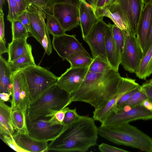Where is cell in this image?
<instances>
[{"mask_svg":"<svg viewBox=\"0 0 152 152\" xmlns=\"http://www.w3.org/2000/svg\"><path fill=\"white\" fill-rule=\"evenodd\" d=\"M108 26L103 18H100L83 39L89 45L93 58L99 56L108 62L105 46V36Z\"/></svg>","mask_w":152,"mask_h":152,"instance_id":"cell-9","label":"cell"},{"mask_svg":"<svg viewBox=\"0 0 152 152\" xmlns=\"http://www.w3.org/2000/svg\"><path fill=\"white\" fill-rule=\"evenodd\" d=\"M52 45L58 55L66 60L72 53L86 51L77 39L75 35H69L65 34L59 36H54Z\"/></svg>","mask_w":152,"mask_h":152,"instance_id":"cell-16","label":"cell"},{"mask_svg":"<svg viewBox=\"0 0 152 152\" xmlns=\"http://www.w3.org/2000/svg\"><path fill=\"white\" fill-rule=\"evenodd\" d=\"M140 86L136 82L135 79L124 77L117 93L104 105L99 109H95L93 111V118L94 120L102 123L107 116L115 110L118 100L125 93Z\"/></svg>","mask_w":152,"mask_h":152,"instance_id":"cell-12","label":"cell"},{"mask_svg":"<svg viewBox=\"0 0 152 152\" xmlns=\"http://www.w3.org/2000/svg\"><path fill=\"white\" fill-rule=\"evenodd\" d=\"M148 98L142 89L141 86L138 90L129 98L120 109L126 105L132 107L140 104Z\"/></svg>","mask_w":152,"mask_h":152,"instance_id":"cell-32","label":"cell"},{"mask_svg":"<svg viewBox=\"0 0 152 152\" xmlns=\"http://www.w3.org/2000/svg\"><path fill=\"white\" fill-rule=\"evenodd\" d=\"M141 88L148 97L152 102V79L146 80Z\"/></svg>","mask_w":152,"mask_h":152,"instance_id":"cell-40","label":"cell"},{"mask_svg":"<svg viewBox=\"0 0 152 152\" xmlns=\"http://www.w3.org/2000/svg\"><path fill=\"white\" fill-rule=\"evenodd\" d=\"M10 96L9 94L7 93H0V100L4 102L8 101L10 100Z\"/></svg>","mask_w":152,"mask_h":152,"instance_id":"cell-48","label":"cell"},{"mask_svg":"<svg viewBox=\"0 0 152 152\" xmlns=\"http://www.w3.org/2000/svg\"><path fill=\"white\" fill-rule=\"evenodd\" d=\"M72 102L71 94L56 83L30 103L27 110V119L32 121L47 118L46 117L49 111L61 110Z\"/></svg>","mask_w":152,"mask_h":152,"instance_id":"cell-4","label":"cell"},{"mask_svg":"<svg viewBox=\"0 0 152 152\" xmlns=\"http://www.w3.org/2000/svg\"><path fill=\"white\" fill-rule=\"evenodd\" d=\"M47 118H40L32 121L27 119L28 134L36 139L47 142L56 139L67 126L63 124H56L50 118L48 119Z\"/></svg>","mask_w":152,"mask_h":152,"instance_id":"cell-6","label":"cell"},{"mask_svg":"<svg viewBox=\"0 0 152 152\" xmlns=\"http://www.w3.org/2000/svg\"><path fill=\"white\" fill-rule=\"evenodd\" d=\"M152 44V20L146 45L143 52L142 56L146 53Z\"/></svg>","mask_w":152,"mask_h":152,"instance_id":"cell-43","label":"cell"},{"mask_svg":"<svg viewBox=\"0 0 152 152\" xmlns=\"http://www.w3.org/2000/svg\"><path fill=\"white\" fill-rule=\"evenodd\" d=\"M12 108L0 100V134L13 136L15 132L11 118Z\"/></svg>","mask_w":152,"mask_h":152,"instance_id":"cell-24","label":"cell"},{"mask_svg":"<svg viewBox=\"0 0 152 152\" xmlns=\"http://www.w3.org/2000/svg\"><path fill=\"white\" fill-rule=\"evenodd\" d=\"M124 78L112 68L102 73L88 71L80 86L71 94L72 101L84 102L99 109L117 93Z\"/></svg>","mask_w":152,"mask_h":152,"instance_id":"cell-1","label":"cell"},{"mask_svg":"<svg viewBox=\"0 0 152 152\" xmlns=\"http://www.w3.org/2000/svg\"><path fill=\"white\" fill-rule=\"evenodd\" d=\"M88 69V67H70L58 77L57 83L61 88L71 94L80 86Z\"/></svg>","mask_w":152,"mask_h":152,"instance_id":"cell-15","label":"cell"},{"mask_svg":"<svg viewBox=\"0 0 152 152\" xmlns=\"http://www.w3.org/2000/svg\"><path fill=\"white\" fill-rule=\"evenodd\" d=\"M13 137L18 145L28 152L48 151V142L36 139L27 134H20L17 132Z\"/></svg>","mask_w":152,"mask_h":152,"instance_id":"cell-20","label":"cell"},{"mask_svg":"<svg viewBox=\"0 0 152 152\" xmlns=\"http://www.w3.org/2000/svg\"><path fill=\"white\" fill-rule=\"evenodd\" d=\"M0 138L5 143L14 150L18 152H28L18 145L13 136L0 135Z\"/></svg>","mask_w":152,"mask_h":152,"instance_id":"cell-36","label":"cell"},{"mask_svg":"<svg viewBox=\"0 0 152 152\" xmlns=\"http://www.w3.org/2000/svg\"><path fill=\"white\" fill-rule=\"evenodd\" d=\"M6 43L0 42V56L8 52V49L6 46Z\"/></svg>","mask_w":152,"mask_h":152,"instance_id":"cell-49","label":"cell"},{"mask_svg":"<svg viewBox=\"0 0 152 152\" xmlns=\"http://www.w3.org/2000/svg\"><path fill=\"white\" fill-rule=\"evenodd\" d=\"M11 115L15 130L20 134H28L26 112L20 109H12Z\"/></svg>","mask_w":152,"mask_h":152,"instance_id":"cell-26","label":"cell"},{"mask_svg":"<svg viewBox=\"0 0 152 152\" xmlns=\"http://www.w3.org/2000/svg\"><path fill=\"white\" fill-rule=\"evenodd\" d=\"M20 21L29 31L30 27V20L27 11L24 12L20 15L15 19Z\"/></svg>","mask_w":152,"mask_h":152,"instance_id":"cell-41","label":"cell"},{"mask_svg":"<svg viewBox=\"0 0 152 152\" xmlns=\"http://www.w3.org/2000/svg\"><path fill=\"white\" fill-rule=\"evenodd\" d=\"M112 68L109 63L98 56L93 58L88 67V71L95 73H102Z\"/></svg>","mask_w":152,"mask_h":152,"instance_id":"cell-30","label":"cell"},{"mask_svg":"<svg viewBox=\"0 0 152 152\" xmlns=\"http://www.w3.org/2000/svg\"><path fill=\"white\" fill-rule=\"evenodd\" d=\"M9 11L7 16V20L11 23L21 13L18 3L15 0H7Z\"/></svg>","mask_w":152,"mask_h":152,"instance_id":"cell-35","label":"cell"},{"mask_svg":"<svg viewBox=\"0 0 152 152\" xmlns=\"http://www.w3.org/2000/svg\"><path fill=\"white\" fill-rule=\"evenodd\" d=\"M152 20V4H145L136 37L143 52Z\"/></svg>","mask_w":152,"mask_h":152,"instance_id":"cell-21","label":"cell"},{"mask_svg":"<svg viewBox=\"0 0 152 152\" xmlns=\"http://www.w3.org/2000/svg\"><path fill=\"white\" fill-rule=\"evenodd\" d=\"M152 120V112L147 110L141 104L131 107L127 111L122 109L113 111L107 117L101 126L114 125L138 120Z\"/></svg>","mask_w":152,"mask_h":152,"instance_id":"cell-8","label":"cell"},{"mask_svg":"<svg viewBox=\"0 0 152 152\" xmlns=\"http://www.w3.org/2000/svg\"><path fill=\"white\" fill-rule=\"evenodd\" d=\"M79 115L76 111V108H69L66 113L63 124L67 126L70 125L77 119Z\"/></svg>","mask_w":152,"mask_h":152,"instance_id":"cell-37","label":"cell"},{"mask_svg":"<svg viewBox=\"0 0 152 152\" xmlns=\"http://www.w3.org/2000/svg\"><path fill=\"white\" fill-rule=\"evenodd\" d=\"M145 4H152V0H143Z\"/></svg>","mask_w":152,"mask_h":152,"instance_id":"cell-52","label":"cell"},{"mask_svg":"<svg viewBox=\"0 0 152 152\" xmlns=\"http://www.w3.org/2000/svg\"><path fill=\"white\" fill-rule=\"evenodd\" d=\"M93 118L79 115L56 139L48 144V151L84 152L97 145L98 127Z\"/></svg>","mask_w":152,"mask_h":152,"instance_id":"cell-2","label":"cell"},{"mask_svg":"<svg viewBox=\"0 0 152 152\" xmlns=\"http://www.w3.org/2000/svg\"><path fill=\"white\" fill-rule=\"evenodd\" d=\"M112 29L114 39L121 54L124 43L123 31L115 24L112 25Z\"/></svg>","mask_w":152,"mask_h":152,"instance_id":"cell-33","label":"cell"},{"mask_svg":"<svg viewBox=\"0 0 152 152\" xmlns=\"http://www.w3.org/2000/svg\"><path fill=\"white\" fill-rule=\"evenodd\" d=\"M27 39H12L8 44V63L12 62L29 52H32L31 45L27 41Z\"/></svg>","mask_w":152,"mask_h":152,"instance_id":"cell-23","label":"cell"},{"mask_svg":"<svg viewBox=\"0 0 152 152\" xmlns=\"http://www.w3.org/2000/svg\"><path fill=\"white\" fill-rule=\"evenodd\" d=\"M135 73L137 77L144 80L152 74V44L142 56Z\"/></svg>","mask_w":152,"mask_h":152,"instance_id":"cell-25","label":"cell"},{"mask_svg":"<svg viewBox=\"0 0 152 152\" xmlns=\"http://www.w3.org/2000/svg\"><path fill=\"white\" fill-rule=\"evenodd\" d=\"M99 150L102 152H128V151L110 145L102 143L98 146Z\"/></svg>","mask_w":152,"mask_h":152,"instance_id":"cell-39","label":"cell"},{"mask_svg":"<svg viewBox=\"0 0 152 152\" xmlns=\"http://www.w3.org/2000/svg\"><path fill=\"white\" fill-rule=\"evenodd\" d=\"M122 12L129 24L130 31L136 36L145 6L143 0H112Z\"/></svg>","mask_w":152,"mask_h":152,"instance_id":"cell-10","label":"cell"},{"mask_svg":"<svg viewBox=\"0 0 152 152\" xmlns=\"http://www.w3.org/2000/svg\"><path fill=\"white\" fill-rule=\"evenodd\" d=\"M13 72L7 61L0 56V93L5 92L11 96L13 87Z\"/></svg>","mask_w":152,"mask_h":152,"instance_id":"cell-22","label":"cell"},{"mask_svg":"<svg viewBox=\"0 0 152 152\" xmlns=\"http://www.w3.org/2000/svg\"><path fill=\"white\" fill-rule=\"evenodd\" d=\"M21 70L26 83L30 103L57 83L58 80V77L48 69L37 65Z\"/></svg>","mask_w":152,"mask_h":152,"instance_id":"cell-5","label":"cell"},{"mask_svg":"<svg viewBox=\"0 0 152 152\" xmlns=\"http://www.w3.org/2000/svg\"><path fill=\"white\" fill-rule=\"evenodd\" d=\"M18 3L21 13L26 10L29 3L26 0H15Z\"/></svg>","mask_w":152,"mask_h":152,"instance_id":"cell-45","label":"cell"},{"mask_svg":"<svg viewBox=\"0 0 152 152\" xmlns=\"http://www.w3.org/2000/svg\"><path fill=\"white\" fill-rule=\"evenodd\" d=\"M123 31L124 43L121 64L125 70L135 73L142 57L143 51L136 36L129 31Z\"/></svg>","mask_w":152,"mask_h":152,"instance_id":"cell-7","label":"cell"},{"mask_svg":"<svg viewBox=\"0 0 152 152\" xmlns=\"http://www.w3.org/2000/svg\"><path fill=\"white\" fill-rule=\"evenodd\" d=\"M11 23L12 39H27L29 37V32L20 21L15 20Z\"/></svg>","mask_w":152,"mask_h":152,"instance_id":"cell-31","label":"cell"},{"mask_svg":"<svg viewBox=\"0 0 152 152\" xmlns=\"http://www.w3.org/2000/svg\"><path fill=\"white\" fill-rule=\"evenodd\" d=\"M105 36V46L108 61L112 69L118 71L121 61V53L114 39L112 25L109 22Z\"/></svg>","mask_w":152,"mask_h":152,"instance_id":"cell-19","label":"cell"},{"mask_svg":"<svg viewBox=\"0 0 152 152\" xmlns=\"http://www.w3.org/2000/svg\"><path fill=\"white\" fill-rule=\"evenodd\" d=\"M140 86H141L138 87L133 89L125 93L118 100L117 104L115 109L113 111H116L121 109L123 105L129 98L134 93L138 90Z\"/></svg>","mask_w":152,"mask_h":152,"instance_id":"cell-38","label":"cell"},{"mask_svg":"<svg viewBox=\"0 0 152 152\" xmlns=\"http://www.w3.org/2000/svg\"><path fill=\"white\" fill-rule=\"evenodd\" d=\"M112 0H98L96 7V8L101 7L111 4Z\"/></svg>","mask_w":152,"mask_h":152,"instance_id":"cell-46","label":"cell"},{"mask_svg":"<svg viewBox=\"0 0 152 152\" xmlns=\"http://www.w3.org/2000/svg\"><path fill=\"white\" fill-rule=\"evenodd\" d=\"M98 134L115 144L152 152V138L129 123L98 127Z\"/></svg>","mask_w":152,"mask_h":152,"instance_id":"cell-3","label":"cell"},{"mask_svg":"<svg viewBox=\"0 0 152 152\" xmlns=\"http://www.w3.org/2000/svg\"><path fill=\"white\" fill-rule=\"evenodd\" d=\"M53 12L65 32L80 26L78 7L74 5L65 3L54 4Z\"/></svg>","mask_w":152,"mask_h":152,"instance_id":"cell-13","label":"cell"},{"mask_svg":"<svg viewBox=\"0 0 152 152\" xmlns=\"http://www.w3.org/2000/svg\"><path fill=\"white\" fill-rule=\"evenodd\" d=\"M26 11L30 20L29 32L40 43L45 36H49L45 19V13L39 7L29 3Z\"/></svg>","mask_w":152,"mask_h":152,"instance_id":"cell-14","label":"cell"},{"mask_svg":"<svg viewBox=\"0 0 152 152\" xmlns=\"http://www.w3.org/2000/svg\"><path fill=\"white\" fill-rule=\"evenodd\" d=\"M13 87L11 96L12 109H20L26 112L30 103L26 80L21 70L13 72Z\"/></svg>","mask_w":152,"mask_h":152,"instance_id":"cell-11","label":"cell"},{"mask_svg":"<svg viewBox=\"0 0 152 152\" xmlns=\"http://www.w3.org/2000/svg\"><path fill=\"white\" fill-rule=\"evenodd\" d=\"M80 26L83 39L99 20L93 7L85 0H80L78 7Z\"/></svg>","mask_w":152,"mask_h":152,"instance_id":"cell-18","label":"cell"},{"mask_svg":"<svg viewBox=\"0 0 152 152\" xmlns=\"http://www.w3.org/2000/svg\"><path fill=\"white\" fill-rule=\"evenodd\" d=\"M29 3L33 4L40 8L46 15L53 14V4L51 0H26Z\"/></svg>","mask_w":152,"mask_h":152,"instance_id":"cell-34","label":"cell"},{"mask_svg":"<svg viewBox=\"0 0 152 152\" xmlns=\"http://www.w3.org/2000/svg\"><path fill=\"white\" fill-rule=\"evenodd\" d=\"M94 8H95L98 0H85Z\"/></svg>","mask_w":152,"mask_h":152,"instance_id":"cell-50","label":"cell"},{"mask_svg":"<svg viewBox=\"0 0 152 152\" xmlns=\"http://www.w3.org/2000/svg\"><path fill=\"white\" fill-rule=\"evenodd\" d=\"M94 10L98 19L104 17H108L122 30L131 32L126 19L115 4L112 3L102 7L95 8Z\"/></svg>","mask_w":152,"mask_h":152,"instance_id":"cell-17","label":"cell"},{"mask_svg":"<svg viewBox=\"0 0 152 152\" xmlns=\"http://www.w3.org/2000/svg\"><path fill=\"white\" fill-rule=\"evenodd\" d=\"M93 60V58L86 50L72 53L66 59L70 63L71 67H88Z\"/></svg>","mask_w":152,"mask_h":152,"instance_id":"cell-27","label":"cell"},{"mask_svg":"<svg viewBox=\"0 0 152 152\" xmlns=\"http://www.w3.org/2000/svg\"><path fill=\"white\" fill-rule=\"evenodd\" d=\"M9 64L13 72L21 70L30 66L37 65L32 52L23 55Z\"/></svg>","mask_w":152,"mask_h":152,"instance_id":"cell-28","label":"cell"},{"mask_svg":"<svg viewBox=\"0 0 152 152\" xmlns=\"http://www.w3.org/2000/svg\"><path fill=\"white\" fill-rule=\"evenodd\" d=\"M6 0L7 1V0H0V12L3 11V6Z\"/></svg>","mask_w":152,"mask_h":152,"instance_id":"cell-51","label":"cell"},{"mask_svg":"<svg viewBox=\"0 0 152 152\" xmlns=\"http://www.w3.org/2000/svg\"><path fill=\"white\" fill-rule=\"evenodd\" d=\"M53 4L65 3L74 5L78 7L80 0H51Z\"/></svg>","mask_w":152,"mask_h":152,"instance_id":"cell-44","label":"cell"},{"mask_svg":"<svg viewBox=\"0 0 152 152\" xmlns=\"http://www.w3.org/2000/svg\"><path fill=\"white\" fill-rule=\"evenodd\" d=\"M4 13L0 12V42L6 43L5 37Z\"/></svg>","mask_w":152,"mask_h":152,"instance_id":"cell-42","label":"cell"},{"mask_svg":"<svg viewBox=\"0 0 152 152\" xmlns=\"http://www.w3.org/2000/svg\"><path fill=\"white\" fill-rule=\"evenodd\" d=\"M141 104L147 110L152 112V102L148 98Z\"/></svg>","mask_w":152,"mask_h":152,"instance_id":"cell-47","label":"cell"},{"mask_svg":"<svg viewBox=\"0 0 152 152\" xmlns=\"http://www.w3.org/2000/svg\"><path fill=\"white\" fill-rule=\"evenodd\" d=\"M46 25L49 33L53 37L63 35L65 31L53 14L46 15Z\"/></svg>","mask_w":152,"mask_h":152,"instance_id":"cell-29","label":"cell"}]
</instances>
